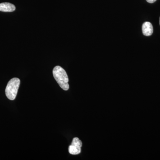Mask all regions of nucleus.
Returning <instances> with one entry per match:
<instances>
[{
    "instance_id": "7",
    "label": "nucleus",
    "mask_w": 160,
    "mask_h": 160,
    "mask_svg": "<svg viewBox=\"0 0 160 160\" xmlns=\"http://www.w3.org/2000/svg\"><path fill=\"white\" fill-rule=\"evenodd\" d=\"M159 23H160V20H159Z\"/></svg>"
},
{
    "instance_id": "2",
    "label": "nucleus",
    "mask_w": 160,
    "mask_h": 160,
    "mask_svg": "<svg viewBox=\"0 0 160 160\" xmlns=\"http://www.w3.org/2000/svg\"><path fill=\"white\" fill-rule=\"evenodd\" d=\"M20 85V80L18 78H13L9 81L5 91L6 97L9 99L14 100L16 98Z\"/></svg>"
},
{
    "instance_id": "1",
    "label": "nucleus",
    "mask_w": 160,
    "mask_h": 160,
    "mask_svg": "<svg viewBox=\"0 0 160 160\" xmlns=\"http://www.w3.org/2000/svg\"><path fill=\"white\" fill-rule=\"evenodd\" d=\"M52 74L55 79L62 89L65 91L69 89V78L65 69L61 66H55L52 70Z\"/></svg>"
},
{
    "instance_id": "4",
    "label": "nucleus",
    "mask_w": 160,
    "mask_h": 160,
    "mask_svg": "<svg viewBox=\"0 0 160 160\" xmlns=\"http://www.w3.org/2000/svg\"><path fill=\"white\" fill-rule=\"evenodd\" d=\"M142 30L143 34L146 36H151L153 33V27L151 23L145 22L142 26Z\"/></svg>"
},
{
    "instance_id": "3",
    "label": "nucleus",
    "mask_w": 160,
    "mask_h": 160,
    "mask_svg": "<svg viewBox=\"0 0 160 160\" xmlns=\"http://www.w3.org/2000/svg\"><path fill=\"white\" fill-rule=\"evenodd\" d=\"M82 143L78 138H74L72 140L71 145L69 146V152L72 155H78L81 152V147Z\"/></svg>"
},
{
    "instance_id": "6",
    "label": "nucleus",
    "mask_w": 160,
    "mask_h": 160,
    "mask_svg": "<svg viewBox=\"0 0 160 160\" xmlns=\"http://www.w3.org/2000/svg\"><path fill=\"white\" fill-rule=\"evenodd\" d=\"M157 0H146V1L149 3H154Z\"/></svg>"
},
{
    "instance_id": "5",
    "label": "nucleus",
    "mask_w": 160,
    "mask_h": 160,
    "mask_svg": "<svg viewBox=\"0 0 160 160\" xmlns=\"http://www.w3.org/2000/svg\"><path fill=\"white\" fill-rule=\"evenodd\" d=\"M15 9V6L11 3L4 2L0 4V11L12 12L14 11Z\"/></svg>"
}]
</instances>
